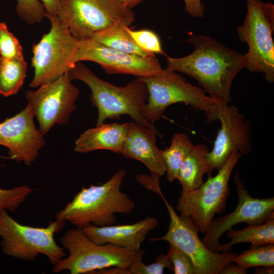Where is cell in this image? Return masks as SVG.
<instances>
[{
	"label": "cell",
	"mask_w": 274,
	"mask_h": 274,
	"mask_svg": "<svg viewBox=\"0 0 274 274\" xmlns=\"http://www.w3.org/2000/svg\"><path fill=\"white\" fill-rule=\"evenodd\" d=\"M186 42L193 45V52L182 57H167L166 68L196 80L217 104H228L233 81L245 68L244 55L203 35H191Z\"/></svg>",
	"instance_id": "cell-1"
},
{
	"label": "cell",
	"mask_w": 274,
	"mask_h": 274,
	"mask_svg": "<svg viewBox=\"0 0 274 274\" xmlns=\"http://www.w3.org/2000/svg\"><path fill=\"white\" fill-rule=\"evenodd\" d=\"M126 175V171L120 169L102 184L83 187L56 214V220L68 221L76 228L82 229L89 225H113L116 222L117 213L131 214L135 203L121 190Z\"/></svg>",
	"instance_id": "cell-2"
},
{
	"label": "cell",
	"mask_w": 274,
	"mask_h": 274,
	"mask_svg": "<svg viewBox=\"0 0 274 274\" xmlns=\"http://www.w3.org/2000/svg\"><path fill=\"white\" fill-rule=\"evenodd\" d=\"M68 74L72 81H81L90 88L91 103L98 110L96 126L104 123L108 119H119L121 115H128L136 123L158 132L141 113L147 102L148 92L141 77L125 86H116L98 78L80 62L75 63Z\"/></svg>",
	"instance_id": "cell-3"
},
{
	"label": "cell",
	"mask_w": 274,
	"mask_h": 274,
	"mask_svg": "<svg viewBox=\"0 0 274 274\" xmlns=\"http://www.w3.org/2000/svg\"><path fill=\"white\" fill-rule=\"evenodd\" d=\"M148 92L147 102L142 111L143 118L154 125L166 108L174 104L184 102L204 112L206 122L218 120L217 104L200 87L189 83L183 76L167 68L154 76L142 78Z\"/></svg>",
	"instance_id": "cell-4"
},
{
	"label": "cell",
	"mask_w": 274,
	"mask_h": 274,
	"mask_svg": "<svg viewBox=\"0 0 274 274\" xmlns=\"http://www.w3.org/2000/svg\"><path fill=\"white\" fill-rule=\"evenodd\" d=\"M60 241L69 255L54 265V273L67 270L71 274L91 273L114 266L129 268L141 249L133 251L109 244H96L78 228L66 231Z\"/></svg>",
	"instance_id": "cell-5"
},
{
	"label": "cell",
	"mask_w": 274,
	"mask_h": 274,
	"mask_svg": "<svg viewBox=\"0 0 274 274\" xmlns=\"http://www.w3.org/2000/svg\"><path fill=\"white\" fill-rule=\"evenodd\" d=\"M274 5L261 0H247L244 23L237 28L239 40L248 50L244 55L250 72L260 73L268 83L274 81Z\"/></svg>",
	"instance_id": "cell-6"
},
{
	"label": "cell",
	"mask_w": 274,
	"mask_h": 274,
	"mask_svg": "<svg viewBox=\"0 0 274 274\" xmlns=\"http://www.w3.org/2000/svg\"><path fill=\"white\" fill-rule=\"evenodd\" d=\"M64 225L65 222L56 220L45 227L25 225L3 210L0 212L2 250L8 256L26 261H34L40 254H43L54 265L66 255L65 249L59 247L54 237Z\"/></svg>",
	"instance_id": "cell-7"
},
{
	"label": "cell",
	"mask_w": 274,
	"mask_h": 274,
	"mask_svg": "<svg viewBox=\"0 0 274 274\" xmlns=\"http://www.w3.org/2000/svg\"><path fill=\"white\" fill-rule=\"evenodd\" d=\"M57 16L79 41L116 24L129 27L135 20L121 0H60Z\"/></svg>",
	"instance_id": "cell-8"
},
{
	"label": "cell",
	"mask_w": 274,
	"mask_h": 274,
	"mask_svg": "<svg viewBox=\"0 0 274 274\" xmlns=\"http://www.w3.org/2000/svg\"><path fill=\"white\" fill-rule=\"evenodd\" d=\"M242 156L241 153L233 151L215 176H209L196 189L182 191L176 209L180 215L190 219L201 233L207 231L215 214L224 211L230 193L229 179Z\"/></svg>",
	"instance_id": "cell-9"
},
{
	"label": "cell",
	"mask_w": 274,
	"mask_h": 274,
	"mask_svg": "<svg viewBox=\"0 0 274 274\" xmlns=\"http://www.w3.org/2000/svg\"><path fill=\"white\" fill-rule=\"evenodd\" d=\"M46 17L50 21V29L32 46L34 76L29 85L31 88L50 83L67 73L74 65L73 59L79 46V41L57 15Z\"/></svg>",
	"instance_id": "cell-10"
},
{
	"label": "cell",
	"mask_w": 274,
	"mask_h": 274,
	"mask_svg": "<svg viewBox=\"0 0 274 274\" xmlns=\"http://www.w3.org/2000/svg\"><path fill=\"white\" fill-rule=\"evenodd\" d=\"M162 199L169 214L168 228L162 236L151 240L166 241L186 254L193 263L195 274H219L237 254L230 251L214 252L208 249L199 238V231L193 222L178 215L164 197Z\"/></svg>",
	"instance_id": "cell-11"
},
{
	"label": "cell",
	"mask_w": 274,
	"mask_h": 274,
	"mask_svg": "<svg viewBox=\"0 0 274 274\" xmlns=\"http://www.w3.org/2000/svg\"><path fill=\"white\" fill-rule=\"evenodd\" d=\"M72 81L67 72L36 90L26 92L27 105L43 135L56 124H67L71 115L76 110L79 91Z\"/></svg>",
	"instance_id": "cell-12"
},
{
	"label": "cell",
	"mask_w": 274,
	"mask_h": 274,
	"mask_svg": "<svg viewBox=\"0 0 274 274\" xmlns=\"http://www.w3.org/2000/svg\"><path fill=\"white\" fill-rule=\"evenodd\" d=\"M234 180L238 197L235 209L229 214L213 219L201 240L208 249L214 252H218L221 236L235 225L241 223L258 224L274 218L273 197L262 199L252 197L237 171L234 176Z\"/></svg>",
	"instance_id": "cell-13"
},
{
	"label": "cell",
	"mask_w": 274,
	"mask_h": 274,
	"mask_svg": "<svg viewBox=\"0 0 274 274\" xmlns=\"http://www.w3.org/2000/svg\"><path fill=\"white\" fill-rule=\"evenodd\" d=\"M82 61L95 62L109 74H128L146 78L157 75L162 70L155 55L144 57L125 53L105 46L92 38L79 41L73 64Z\"/></svg>",
	"instance_id": "cell-14"
},
{
	"label": "cell",
	"mask_w": 274,
	"mask_h": 274,
	"mask_svg": "<svg viewBox=\"0 0 274 274\" xmlns=\"http://www.w3.org/2000/svg\"><path fill=\"white\" fill-rule=\"evenodd\" d=\"M218 120L221 126L207 159L213 169H219L230 154L237 151L248 154L253 149L251 123L233 105L218 104Z\"/></svg>",
	"instance_id": "cell-15"
},
{
	"label": "cell",
	"mask_w": 274,
	"mask_h": 274,
	"mask_svg": "<svg viewBox=\"0 0 274 274\" xmlns=\"http://www.w3.org/2000/svg\"><path fill=\"white\" fill-rule=\"evenodd\" d=\"M27 105L19 113L0 123V145L9 150L10 159L31 165L45 144Z\"/></svg>",
	"instance_id": "cell-16"
},
{
	"label": "cell",
	"mask_w": 274,
	"mask_h": 274,
	"mask_svg": "<svg viewBox=\"0 0 274 274\" xmlns=\"http://www.w3.org/2000/svg\"><path fill=\"white\" fill-rule=\"evenodd\" d=\"M152 129L134 122L128 123V129L120 154L142 162L150 175L159 183V178L165 174L160 150L156 146V134Z\"/></svg>",
	"instance_id": "cell-17"
},
{
	"label": "cell",
	"mask_w": 274,
	"mask_h": 274,
	"mask_svg": "<svg viewBox=\"0 0 274 274\" xmlns=\"http://www.w3.org/2000/svg\"><path fill=\"white\" fill-rule=\"evenodd\" d=\"M158 225L157 218L148 217L133 224L103 226L89 225L82 230L96 244H109L136 251L141 249L147 235Z\"/></svg>",
	"instance_id": "cell-18"
},
{
	"label": "cell",
	"mask_w": 274,
	"mask_h": 274,
	"mask_svg": "<svg viewBox=\"0 0 274 274\" xmlns=\"http://www.w3.org/2000/svg\"><path fill=\"white\" fill-rule=\"evenodd\" d=\"M128 129V123L102 124L89 128L75 142V151L86 153L97 150H107L120 154Z\"/></svg>",
	"instance_id": "cell-19"
},
{
	"label": "cell",
	"mask_w": 274,
	"mask_h": 274,
	"mask_svg": "<svg viewBox=\"0 0 274 274\" xmlns=\"http://www.w3.org/2000/svg\"><path fill=\"white\" fill-rule=\"evenodd\" d=\"M208 148L201 143L194 145L183 161L179 170L177 179L182 190L188 191L200 187L204 182L205 174L212 175L213 169L207 159Z\"/></svg>",
	"instance_id": "cell-20"
},
{
	"label": "cell",
	"mask_w": 274,
	"mask_h": 274,
	"mask_svg": "<svg viewBox=\"0 0 274 274\" xmlns=\"http://www.w3.org/2000/svg\"><path fill=\"white\" fill-rule=\"evenodd\" d=\"M226 236L231 239L228 243L220 244L218 252L231 251L232 246L237 244L250 243V248L274 244V218L258 224H248L239 230L232 228L226 232Z\"/></svg>",
	"instance_id": "cell-21"
},
{
	"label": "cell",
	"mask_w": 274,
	"mask_h": 274,
	"mask_svg": "<svg viewBox=\"0 0 274 274\" xmlns=\"http://www.w3.org/2000/svg\"><path fill=\"white\" fill-rule=\"evenodd\" d=\"M129 28L125 25L116 24L95 33L92 39L105 46L125 53L144 57L154 56L135 44L128 32Z\"/></svg>",
	"instance_id": "cell-22"
},
{
	"label": "cell",
	"mask_w": 274,
	"mask_h": 274,
	"mask_svg": "<svg viewBox=\"0 0 274 274\" xmlns=\"http://www.w3.org/2000/svg\"><path fill=\"white\" fill-rule=\"evenodd\" d=\"M191 138L186 133L177 132L171 140L169 147L160 150L165 166L166 178L172 182L177 178L180 167L194 146Z\"/></svg>",
	"instance_id": "cell-23"
},
{
	"label": "cell",
	"mask_w": 274,
	"mask_h": 274,
	"mask_svg": "<svg viewBox=\"0 0 274 274\" xmlns=\"http://www.w3.org/2000/svg\"><path fill=\"white\" fill-rule=\"evenodd\" d=\"M27 63L24 59L0 57V94H15L22 87L26 75Z\"/></svg>",
	"instance_id": "cell-24"
},
{
	"label": "cell",
	"mask_w": 274,
	"mask_h": 274,
	"mask_svg": "<svg viewBox=\"0 0 274 274\" xmlns=\"http://www.w3.org/2000/svg\"><path fill=\"white\" fill-rule=\"evenodd\" d=\"M245 268L274 266V244L250 248L237 255L232 260Z\"/></svg>",
	"instance_id": "cell-25"
},
{
	"label": "cell",
	"mask_w": 274,
	"mask_h": 274,
	"mask_svg": "<svg viewBox=\"0 0 274 274\" xmlns=\"http://www.w3.org/2000/svg\"><path fill=\"white\" fill-rule=\"evenodd\" d=\"M144 251L140 249L138 256L129 268L130 274H162L165 268L173 270V266L168 254H160L155 261L148 265L142 261Z\"/></svg>",
	"instance_id": "cell-26"
},
{
	"label": "cell",
	"mask_w": 274,
	"mask_h": 274,
	"mask_svg": "<svg viewBox=\"0 0 274 274\" xmlns=\"http://www.w3.org/2000/svg\"><path fill=\"white\" fill-rule=\"evenodd\" d=\"M32 191L33 189L27 185L10 189L0 188V212L3 210L15 212Z\"/></svg>",
	"instance_id": "cell-27"
},
{
	"label": "cell",
	"mask_w": 274,
	"mask_h": 274,
	"mask_svg": "<svg viewBox=\"0 0 274 274\" xmlns=\"http://www.w3.org/2000/svg\"><path fill=\"white\" fill-rule=\"evenodd\" d=\"M128 32L135 44L144 51L152 55L159 53L165 55L160 38L154 31L147 29L129 28Z\"/></svg>",
	"instance_id": "cell-28"
},
{
	"label": "cell",
	"mask_w": 274,
	"mask_h": 274,
	"mask_svg": "<svg viewBox=\"0 0 274 274\" xmlns=\"http://www.w3.org/2000/svg\"><path fill=\"white\" fill-rule=\"evenodd\" d=\"M0 54L2 57L9 59H24L19 41L4 22L0 23Z\"/></svg>",
	"instance_id": "cell-29"
},
{
	"label": "cell",
	"mask_w": 274,
	"mask_h": 274,
	"mask_svg": "<svg viewBox=\"0 0 274 274\" xmlns=\"http://www.w3.org/2000/svg\"><path fill=\"white\" fill-rule=\"evenodd\" d=\"M19 17L28 24L40 23L46 17V11L40 0H16Z\"/></svg>",
	"instance_id": "cell-30"
},
{
	"label": "cell",
	"mask_w": 274,
	"mask_h": 274,
	"mask_svg": "<svg viewBox=\"0 0 274 274\" xmlns=\"http://www.w3.org/2000/svg\"><path fill=\"white\" fill-rule=\"evenodd\" d=\"M167 254L175 274H195L191 260L184 252L169 245Z\"/></svg>",
	"instance_id": "cell-31"
},
{
	"label": "cell",
	"mask_w": 274,
	"mask_h": 274,
	"mask_svg": "<svg viewBox=\"0 0 274 274\" xmlns=\"http://www.w3.org/2000/svg\"><path fill=\"white\" fill-rule=\"evenodd\" d=\"M185 11L190 16L195 18H201L204 14V6L201 0H183Z\"/></svg>",
	"instance_id": "cell-32"
},
{
	"label": "cell",
	"mask_w": 274,
	"mask_h": 274,
	"mask_svg": "<svg viewBox=\"0 0 274 274\" xmlns=\"http://www.w3.org/2000/svg\"><path fill=\"white\" fill-rule=\"evenodd\" d=\"M136 180L147 189L164 197L160 188L159 183L156 182L151 175L140 174L136 176Z\"/></svg>",
	"instance_id": "cell-33"
},
{
	"label": "cell",
	"mask_w": 274,
	"mask_h": 274,
	"mask_svg": "<svg viewBox=\"0 0 274 274\" xmlns=\"http://www.w3.org/2000/svg\"><path fill=\"white\" fill-rule=\"evenodd\" d=\"M248 268L241 266L232 261L226 264L219 274H246Z\"/></svg>",
	"instance_id": "cell-34"
},
{
	"label": "cell",
	"mask_w": 274,
	"mask_h": 274,
	"mask_svg": "<svg viewBox=\"0 0 274 274\" xmlns=\"http://www.w3.org/2000/svg\"><path fill=\"white\" fill-rule=\"evenodd\" d=\"M46 11V15H57L60 0H40Z\"/></svg>",
	"instance_id": "cell-35"
},
{
	"label": "cell",
	"mask_w": 274,
	"mask_h": 274,
	"mask_svg": "<svg viewBox=\"0 0 274 274\" xmlns=\"http://www.w3.org/2000/svg\"><path fill=\"white\" fill-rule=\"evenodd\" d=\"M91 273L130 274V271L128 268L114 266L95 270Z\"/></svg>",
	"instance_id": "cell-36"
},
{
	"label": "cell",
	"mask_w": 274,
	"mask_h": 274,
	"mask_svg": "<svg viewBox=\"0 0 274 274\" xmlns=\"http://www.w3.org/2000/svg\"><path fill=\"white\" fill-rule=\"evenodd\" d=\"M256 267L254 273L256 274H271L274 272L273 266Z\"/></svg>",
	"instance_id": "cell-37"
},
{
	"label": "cell",
	"mask_w": 274,
	"mask_h": 274,
	"mask_svg": "<svg viewBox=\"0 0 274 274\" xmlns=\"http://www.w3.org/2000/svg\"><path fill=\"white\" fill-rule=\"evenodd\" d=\"M127 7L132 9L145 0H121Z\"/></svg>",
	"instance_id": "cell-38"
}]
</instances>
